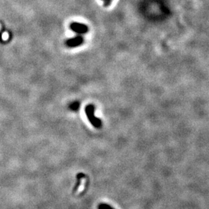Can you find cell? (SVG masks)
Instances as JSON below:
<instances>
[{"mask_svg": "<svg viewBox=\"0 0 209 209\" xmlns=\"http://www.w3.org/2000/svg\"><path fill=\"white\" fill-rule=\"evenodd\" d=\"M69 28L73 32L82 35V34H86L88 31V27L86 25L79 22H73L69 25Z\"/></svg>", "mask_w": 209, "mask_h": 209, "instance_id": "obj_2", "label": "cell"}, {"mask_svg": "<svg viewBox=\"0 0 209 209\" xmlns=\"http://www.w3.org/2000/svg\"><path fill=\"white\" fill-rule=\"evenodd\" d=\"M94 111H95V107L93 105L89 104L86 106L85 113L88 121L94 128H101L102 127V122L101 120L94 116Z\"/></svg>", "mask_w": 209, "mask_h": 209, "instance_id": "obj_1", "label": "cell"}, {"mask_svg": "<svg viewBox=\"0 0 209 209\" xmlns=\"http://www.w3.org/2000/svg\"><path fill=\"white\" fill-rule=\"evenodd\" d=\"M84 42V39L81 35H77L72 38L68 39L65 42V44L69 48H76L81 46Z\"/></svg>", "mask_w": 209, "mask_h": 209, "instance_id": "obj_3", "label": "cell"}, {"mask_svg": "<svg viewBox=\"0 0 209 209\" xmlns=\"http://www.w3.org/2000/svg\"><path fill=\"white\" fill-rule=\"evenodd\" d=\"M103 2H105V5H109V4H110L111 2V0H103Z\"/></svg>", "mask_w": 209, "mask_h": 209, "instance_id": "obj_6", "label": "cell"}, {"mask_svg": "<svg viewBox=\"0 0 209 209\" xmlns=\"http://www.w3.org/2000/svg\"><path fill=\"white\" fill-rule=\"evenodd\" d=\"M98 209H114L113 207H111L110 205L107 204H101L99 205Z\"/></svg>", "mask_w": 209, "mask_h": 209, "instance_id": "obj_5", "label": "cell"}, {"mask_svg": "<svg viewBox=\"0 0 209 209\" xmlns=\"http://www.w3.org/2000/svg\"><path fill=\"white\" fill-rule=\"evenodd\" d=\"M79 106H80L79 102L74 101L73 103H71L69 105V110L71 111H76L79 110Z\"/></svg>", "mask_w": 209, "mask_h": 209, "instance_id": "obj_4", "label": "cell"}]
</instances>
